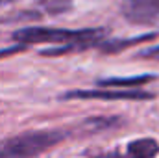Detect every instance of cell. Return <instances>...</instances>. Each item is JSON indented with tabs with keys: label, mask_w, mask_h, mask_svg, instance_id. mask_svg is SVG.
Wrapping results in <instances>:
<instances>
[{
	"label": "cell",
	"mask_w": 159,
	"mask_h": 158,
	"mask_svg": "<svg viewBox=\"0 0 159 158\" xmlns=\"http://www.w3.org/2000/svg\"><path fill=\"white\" fill-rule=\"evenodd\" d=\"M109 34L107 28H81V30H69V28H44V26H26L13 32V39L24 45L35 43H94L98 45Z\"/></svg>",
	"instance_id": "obj_1"
},
{
	"label": "cell",
	"mask_w": 159,
	"mask_h": 158,
	"mask_svg": "<svg viewBox=\"0 0 159 158\" xmlns=\"http://www.w3.org/2000/svg\"><path fill=\"white\" fill-rule=\"evenodd\" d=\"M67 138L63 130H32L0 141V158L37 156Z\"/></svg>",
	"instance_id": "obj_2"
},
{
	"label": "cell",
	"mask_w": 159,
	"mask_h": 158,
	"mask_svg": "<svg viewBox=\"0 0 159 158\" xmlns=\"http://www.w3.org/2000/svg\"><path fill=\"white\" fill-rule=\"evenodd\" d=\"M63 101H152L156 99L154 93L144 91V89H109V87H102V89H72V91H65L61 95Z\"/></svg>",
	"instance_id": "obj_3"
},
{
	"label": "cell",
	"mask_w": 159,
	"mask_h": 158,
	"mask_svg": "<svg viewBox=\"0 0 159 158\" xmlns=\"http://www.w3.org/2000/svg\"><path fill=\"white\" fill-rule=\"evenodd\" d=\"M120 13L131 22H156L159 21V0H122Z\"/></svg>",
	"instance_id": "obj_4"
},
{
	"label": "cell",
	"mask_w": 159,
	"mask_h": 158,
	"mask_svg": "<svg viewBox=\"0 0 159 158\" xmlns=\"http://www.w3.org/2000/svg\"><path fill=\"white\" fill-rule=\"evenodd\" d=\"M156 37V34H143V36H135V37H119V39H102L96 47L102 50V52H107V54H119L126 48H131L139 43H144V41H150Z\"/></svg>",
	"instance_id": "obj_5"
},
{
	"label": "cell",
	"mask_w": 159,
	"mask_h": 158,
	"mask_svg": "<svg viewBox=\"0 0 159 158\" xmlns=\"http://www.w3.org/2000/svg\"><path fill=\"white\" fill-rule=\"evenodd\" d=\"M159 153V143L152 138H141L133 140L126 147V155L135 158H152Z\"/></svg>",
	"instance_id": "obj_6"
},
{
	"label": "cell",
	"mask_w": 159,
	"mask_h": 158,
	"mask_svg": "<svg viewBox=\"0 0 159 158\" xmlns=\"http://www.w3.org/2000/svg\"><path fill=\"white\" fill-rule=\"evenodd\" d=\"M156 80V75H139V77H111V78H100L96 84L100 87H135L144 86L148 82Z\"/></svg>",
	"instance_id": "obj_7"
},
{
	"label": "cell",
	"mask_w": 159,
	"mask_h": 158,
	"mask_svg": "<svg viewBox=\"0 0 159 158\" xmlns=\"http://www.w3.org/2000/svg\"><path fill=\"white\" fill-rule=\"evenodd\" d=\"M122 119L120 117H91L83 123V128L89 132H100V130H113L117 128Z\"/></svg>",
	"instance_id": "obj_8"
},
{
	"label": "cell",
	"mask_w": 159,
	"mask_h": 158,
	"mask_svg": "<svg viewBox=\"0 0 159 158\" xmlns=\"http://www.w3.org/2000/svg\"><path fill=\"white\" fill-rule=\"evenodd\" d=\"M72 0H41V6L48 11V13H59V11H67L70 7Z\"/></svg>",
	"instance_id": "obj_9"
},
{
	"label": "cell",
	"mask_w": 159,
	"mask_h": 158,
	"mask_svg": "<svg viewBox=\"0 0 159 158\" xmlns=\"http://www.w3.org/2000/svg\"><path fill=\"white\" fill-rule=\"evenodd\" d=\"M30 45H24V43H17L13 47H6L0 50V58H6V56H11V54H17V52H24Z\"/></svg>",
	"instance_id": "obj_10"
},
{
	"label": "cell",
	"mask_w": 159,
	"mask_h": 158,
	"mask_svg": "<svg viewBox=\"0 0 159 158\" xmlns=\"http://www.w3.org/2000/svg\"><path fill=\"white\" fill-rule=\"evenodd\" d=\"M137 58H141V60H156V62H159V45L157 47H152V48H146V50H141V52L137 54Z\"/></svg>",
	"instance_id": "obj_11"
},
{
	"label": "cell",
	"mask_w": 159,
	"mask_h": 158,
	"mask_svg": "<svg viewBox=\"0 0 159 158\" xmlns=\"http://www.w3.org/2000/svg\"><path fill=\"white\" fill-rule=\"evenodd\" d=\"M11 2H15V0H0V6H4V4H11Z\"/></svg>",
	"instance_id": "obj_12"
}]
</instances>
